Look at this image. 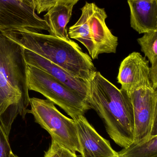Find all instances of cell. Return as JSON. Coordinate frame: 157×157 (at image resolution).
<instances>
[{
    "label": "cell",
    "instance_id": "44dd1931",
    "mask_svg": "<svg viewBox=\"0 0 157 157\" xmlns=\"http://www.w3.org/2000/svg\"><path fill=\"white\" fill-rule=\"evenodd\" d=\"M79 0H57V1H60V2H69L75 5Z\"/></svg>",
    "mask_w": 157,
    "mask_h": 157
},
{
    "label": "cell",
    "instance_id": "7402d4cb",
    "mask_svg": "<svg viewBox=\"0 0 157 157\" xmlns=\"http://www.w3.org/2000/svg\"><path fill=\"white\" fill-rule=\"evenodd\" d=\"M49 1L52 5V6H54V5L56 4V3L57 2V0H49Z\"/></svg>",
    "mask_w": 157,
    "mask_h": 157
},
{
    "label": "cell",
    "instance_id": "5b68a950",
    "mask_svg": "<svg viewBox=\"0 0 157 157\" xmlns=\"http://www.w3.org/2000/svg\"><path fill=\"white\" fill-rule=\"evenodd\" d=\"M29 113L35 121L50 135L54 140L74 153H81L75 123L60 112L48 99L30 98Z\"/></svg>",
    "mask_w": 157,
    "mask_h": 157
},
{
    "label": "cell",
    "instance_id": "ac0fdd59",
    "mask_svg": "<svg viewBox=\"0 0 157 157\" xmlns=\"http://www.w3.org/2000/svg\"><path fill=\"white\" fill-rule=\"evenodd\" d=\"M12 153L8 136L0 124V157H10Z\"/></svg>",
    "mask_w": 157,
    "mask_h": 157
},
{
    "label": "cell",
    "instance_id": "30bf717a",
    "mask_svg": "<svg viewBox=\"0 0 157 157\" xmlns=\"http://www.w3.org/2000/svg\"><path fill=\"white\" fill-rule=\"evenodd\" d=\"M26 63L45 71L73 90L85 100L87 99L88 84L71 75L65 70L40 55L24 48Z\"/></svg>",
    "mask_w": 157,
    "mask_h": 157
},
{
    "label": "cell",
    "instance_id": "52a82bcc",
    "mask_svg": "<svg viewBox=\"0 0 157 157\" xmlns=\"http://www.w3.org/2000/svg\"><path fill=\"white\" fill-rule=\"evenodd\" d=\"M25 28L49 31L46 21L33 7L18 0H0V32Z\"/></svg>",
    "mask_w": 157,
    "mask_h": 157
},
{
    "label": "cell",
    "instance_id": "3957f363",
    "mask_svg": "<svg viewBox=\"0 0 157 157\" xmlns=\"http://www.w3.org/2000/svg\"><path fill=\"white\" fill-rule=\"evenodd\" d=\"M87 101L96 112L106 131L115 144L122 148L134 142L132 112L130 101L122 90L96 71L88 82Z\"/></svg>",
    "mask_w": 157,
    "mask_h": 157
},
{
    "label": "cell",
    "instance_id": "4fadbf2b",
    "mask_svg": "<svg viewBox=\"0 0 157 157\" xmlns=\"http://www.w3.org/2000/svg\"><path fill=\"white\" fill-rule=\"evenodd\" d=\"M74 5L69 2L57 1L48 10L43 19L49 27V35L65 40H71L66 26L72 16Z\"/></svg>",
    "mask_w": 157,
    "mask_h": 157
},
{
    "label": "cell",
    "instance_id": "9c48e42d",
    "mask_svg": "<svg viewBox=\"0 0 157 157\" xmlns=\"http://www.w3.org/2000/svg\"><path fill=\"white\" fill-rule=\"evenodd\" d=\"M117 79L121 86V89L126 92L152 86L149 61L139 52H132L121 63Z\"/></svg>",
    "mask_w": 157,
    "mask_h": 157
},
{
    "label": "cell",
    "instance_id": "ffe728a7",
    "mask_svg": "<svg viewBox=\"0 0 157 157\" xmlns=\"http://www.w3.org/2000/svg\"><path fill=\"white\" fill-rule=\"evenodd\" d=\"M18 1L23 3L25 4L26 5L28 6L33 7L35 9L34 3H33L32 0H18Z\"/></svg>",
    "mask_w": 157,
    "mask_h": 157
},
{
    "label": "cell",
    "instance_id": "603a6c76",
    "mask_svg": "<svg viewBox=\"0 0 157 157\" xmlns=\"http://www.w3.org/2000/svg\"><path fill=\"white\" fill-rule=\"evenodd\" d=\"M10 157H18L16 155H14V154H13V153H12V154H11V156H10Z\"/></svg>",
    "mask_w": 157,
    "mask_h": 157
},
{
    "label": "cell",
    "instance_id": "6da1fadb",
    "mask_svg": "<svg viewBox=\"0 0 157 157\" xmlns=\"http://www.w3.org/2000/svg\"><path fill=\"white\" fill-rule=\"evenodd\" d=\"M24 48L0 32V124L9 136L18 115L29 113Z\"/></svg>",
    "mask_w": 157,
    "mask_h": 157
},
{
    "label": "cell",
    "instance_id": "d6986e66",
    "mask_svg": "<svg viewBox=\"0 0 157 157\" xmlns=\"http://www.w3.org/2000/svg\"><path fill=\"white\" fill-rule=\"evenodd\" d=\"M35 10L40 14L48 11L52 6L49 0H32Z\"/></svg>",
    "mask_w": 157,
    "mask_h": 157
},
{
    "label": "cell",
    "instance_id": "7a4b0ae2",
    "mask_svg": "<svg viewBox=\"0 0 157 157\" xmlns=\"http://www.w3.org/2000/svg\"><path fill=\"white\" fill-rule=\"evenodd\" d=\"M29 29L2 32L23 48L32 52L58 65L85 82L90 81L96 71L90 56L74 41L65 40Z\"/></svg>",
    "mask_w": 157,
    "mask_h": 157
},
{
    "label": "cell",
    "instance_id": "5bb4252c",
    "mask_svg": "<svg viewBox=\"0 0 157 157\" xmlns=\"http://www.w3.org/2000/svg\"><path fill=\"white\" fill-rule=\"evenodd\" d=\"M93 3L86 2L81 8L82 14L79 20L72 26L70 27L68 35L71 38L81 42L88 51L92 59H98L95 45L90 34L89 19L92 12Z\"/></svg>",
    "mask_w": 157,
    "mask_h": 157
},
{
    "label": "cell",
    "instance_id": "2e32d148",
    "mask_svg": "<svg viewBox=\"0 0 157 157\" xmlns=\"http://www.w3.org/2000/svg\"><path fill=\"white\" fill-rule=\"evenodd\" d=\"M137 41L142 52L151 63L150 68H157V31L145 33Z\"/></svg>",
    "mask_w": 157,
    "mask_h": 157
},
{
    "label": "cell",
    "instance_id": "8992f818",
    "mask_svg": "<svg viewBox=\"0 0 157 157\" xmlns=\"http://www.w3.org/2000/svg\"><path fill=\"white\" fill-rule=\"evenodd\" d=\"M124 92L133 116L134 143H141L157 135V90L152 86H147Z\"/></svg>",
    "mask_w": 157,
    "mask_h": 157
},
{
    "label": "cell",
    "instance_id": "e0dca14e",
    "mask_svg": "<svg viewBox=\"0 0 157 157\" xmlns=\"http://www.w3.org/2000/svg\"><path fill=\"white\" fill-rule=\"evenodd\" d=\"M44 157H78L75 153L52 139L51 144Z\"/></svg>",
    "mask_w": 157,
    "mask_h": 157
},
{
    "label": "cell",
    "instance_id": "277c9868",
    "mask_svg": "<svg viewBox=\"0 0 157 157\" xmlns=\"http://www.w3.org/2000/svg\"><path fill=\"white\" fill-rule=\"evenodd\" d=\"M26 75L29 90L42 94L72 119L84 115L90 109L84 99L42 70L27 64Z\"/></svg>",
    "mask_w": 157,
    "mask_h": 157
},
{
    "label": "cell",
    "instance_id": "9a60e30c",
    "mask_svg": "<svg viewBox=\"0 0 157 157\" xmlns=\"http://www.w3.org/2000/svg\"><path fill=\"white\" fill-rule=\"evenodd\" d=\"M118 157H157V135L139 143H133L118 152Z\"/></svg>",
    "mask_w": 157,
    "mask_h": 157
},
{
    "label": "cell",
    "instance_id": "ba28073f",
    "mask_svg": "<svg viewBox=\"0 0 157 157\" xmlns=\"http://www.w3.org/2000/svg\"><path fill=\"white\" fill-rule=\"evenodd\" d=\"M75 123L82 157H118V152L101 136L84 115L73 119Z\"/></svg>",
    "mask_w": 157,
    "mask_h": 157
},
{
    "label": "cell",
    "instance_id": "8fae6325",
    "mask_svg": "<svg viewBox=\"0 0 157 157\" xmlns=\"http://www.w3.org/2000/svg\"><path fill=\"white\" fill-rule=\"evenodd\" d=\"M108 17L104 8H100L93 3L92 12L89 19L91 38L98 56L102 53H116L118 38L111 32L107 26Z\"/></svg>",
    "mask_w": 157,
    "mask_h": 157
},
{
    "label": "cell",
    "instance_id": "7c38bea8",
    "mask_svg": "<svg viewBox=\"0 0 157 157\" xmlns=\"http://www.w3.org/2000/svg\"><path fill=\"white\" fill-rule=\"evenodd\" d=\"M131 25L139 34L157 31V0H128Z\"/></svg>",
    "mask_w": 157,
    "mask_h": 157
}]
</instances>
